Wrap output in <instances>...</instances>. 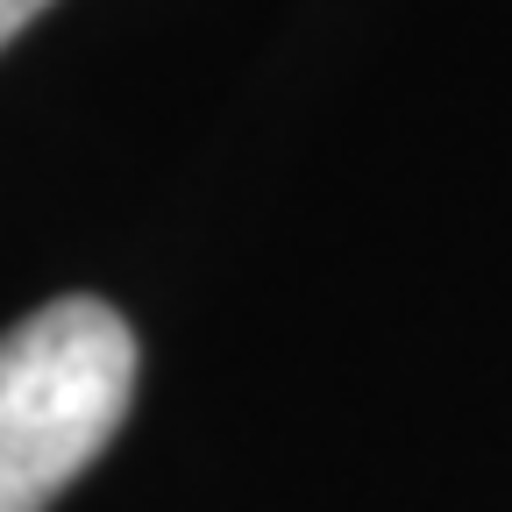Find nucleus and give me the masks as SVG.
Wrapping results in <instances>:
<instances>
[{
    "label": "nucleus",
    "instance_id": "nucleus-2",
    "mask_svg": "<svg viewBox=\"0 0 512 512\" xmlns=\"http://www.w3.org/2000/svg\"><path fill=\"white\" fill-rule=\"evenodd\" d=\"M43 8H50V0H0V50H8V43H15Z\"/></svg>",
    "mask_w": 512,
    "mask_h": 512
},
{
    "label": "nucleus",
    "instance_id": "nucleus-1",
    "mask_svg": "<svg viewBox=\"0 0 512 512\" xmlns=\"http://www.w3.org/2000/svg\"><path fill=\"white\" fill-rule=\"evenodd\" d=\"M136 399V335L107 299H50L0 335V512H43Z\"/></svg>",
    "mask_w": 512,
    "mask_h": 512
}]
</instances>
